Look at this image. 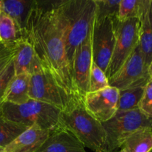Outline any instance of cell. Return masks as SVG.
Listing matches in <instances>:
<instances>
[{
  "instance_id": "cell-19",
  "label": "cell",
  "mask_w": 152,
  "mask_h": 152,
  "mask_svg": "<svg viewBox=\"0 0 152 152\" xmlns=\"http://www.w3.org/2000/svg\"><path fill=\"white\" fill-rule=\"evenodd\" d=\"M124 152H149L152 149V129H140L128 137L120 146Z\"/></svg>"
},
{
  "instance_id": "cell-14",
  "label": "cell",
  "mask_w": 152,
  "mask_h": 152,
  "mask_svg": "<svg viewBox=\"0 0 152 152\" xmlns=\"http://www.w3.org/2000/svg\"><path fill=\"white\" fill-rule=\"evenodd\" d=\"M13 62L15 75L23 74L31 75L41 64L33 46L25 37H20L15 42Z\"/></svg>"
},
{
  "instance_id": "cell-21",
  "label": "cell",
  "mask_w": 152,
  "mask_h": 152,
  "mask_svg": "<svg viewBox=\"0 0 152 152\" xmlns=\"http://www.w3.org/2000/svg\"><path fill=\"white\" fill-rule=\"evenodd\" d=\"M0 37L5 44L15 43L22 37L14 21L3 12L0 13Z\"/></svg>"
},
{
  "instance_id": "cell-2",
  "label": "cell",
  "mask_w": 152,
  "mask_h": 152,
  "mask_svg": "<svg viewBox=\"0 0 152 152\" xmlns=\"http://www.w3.org/2000/svg\"><path fill=\"white\" fill-rule=\"evenodd\" d=\"M52 13L60 28L71 69L77 48L87 39L93 28L96 14L94 0H65L51 3Z\"/></svg>"
},
{
  "instance_id": "cell-33",
  "label": "cell",
  "mask_w": 152,
  "mask_h": 152,
  "mask_svg": "<svg viewBox=\"0 0 152 152\" xmlns=\"http://www.w3.org/2000/svg\"><path fill=\"white\" fill-rule=\"evenodd\" d=\"M149 152H152V149H151V151H150Z\"/></svg>"
},
{
  "instance_id": "cell-18",
  "label": "cell",
  "mask_w": 152,
  "mask_h": 152,
  "mask_svg": "<svg viewBox=\"0 0 152 152\" xmlns=\"http://www.w3.org/2000/svg\"><path fill=\"white\" fill-rule=\"evenodd\" d=\"M149 78V76H146L128 88L120 91L117 111H129L138 108V105Z\"/></svg>"
},
{
  "instance_id": "cell-15",
  "label": "cell",
  "mask_w": 152,
  "mask_h": 152,
  "mask_svg": "<svg viewBox=\"0 0 152 152\" xmlns=\"http://www.w3.org/2000/svg\"><path fill=\"white\" fill-rule=\"evenodd\" d=\"M139 19V46L148 68L152 61V0H143Z\"/></svg>"
},
{
  "instance_id": "cell-32",
  "label": "cell",
  "mask_w": 152,
  "mask_h": 152,
  "mask_svg": "<svg viewBox=\"0 0 152 152\" xmlns=\"http://www.w3.org/2000/svg\"><path fill=\"white\" fill-rule=\"evenodd\" d=\"M1 42V37H0V42Z\"/></svg>"
},
{
  "instance_id": "cell-23",
  "label": "cell",
  "mask_w": 152,
  "mask_h": 152,
  "mask_svg": "<svg viewBox=\"0 0 152 152\" xmlns=\"http://www.w3.org/2000/svg\"><path fill=\"white\" fill-rule=\"evenodd\" d=\"M121 0H94L96 4L95 17H117Z\"/></svg>"
},
{
  "instance_id": "cell-25",
  "label": "cell",
  "mask_w": 152,
  "mask_h": 152,
  "mask_svg": "<svg viewBox=\"0 0 152 152\" xmlns=\"http://www.w3.org/2000/svg\"><path fill=\"white\" fill-rule=\"evenodd\" d=\"M14 76V66L12 60L0 74V108L4 104L6 91L8 87L9 83H10Z\"/></svg>"
},
{
  "instance_id": "cell-8",
  "label": "cell",
  "mask_w": 152,
  "mask_h": 152,
  "mask_svg": "<svg viewBox=\"0 0 152 152\" xmlns=\"http://www.w3.org/2000/svg\"><path fill=\"white\" fill-rule=\"evenodd\" d=\"M117 17H95L92 28L91 49L93 62L105 73L112 56L116 41Z\"/></svg>"
},
{
  "instance_id": "cell-4",
  "label": "cell",
  "mask_w": 152,
  "mask_h": 152,
  "mask_svg": "<svg viewBox=\"0 0 152 152\" xmlns=\"http://www.w3.org/2000/svg\"><path fill=\"white\" fill-rule=\"evenodd\" d=\"M1 110L7 120L27 127L37 126L51 132L62 126V111L53 105L38 100L30 99L22 105L4 102Z\"/></svg>"
},
{
  "instance_id": "cell-17",
  "label": "cell",
  "mask_w": 152,
  "mask_h": 152,
  "mask_svg": "<svg viewBox=\"0 0 152 152\" xmlns=\"http://www.w3.org/2000/svg\"><path fill=\"white\" fill-rule=\"evenodd\" d=\"M30 74H23L15 75L9 83L6 91L4 102L22 105L28 102L30 99Z\"/></svg>"
},
{
  "instance_id": "cell-29",
  "label": "cell",
  "mask_w": 152,
  "mask_h": 152,
  "mask_svg": "<svg viewBox=\"0 0 152 152\" xmlns=\"http://www.w3.org/2000/svg\"><path fill=\"white\" fill-rule=\"evenodd\" d=\"M1 12V0H0V13Z\"/></svg>"
},
{
  "instance_id": "cell-30",
  "label": "cell",
  "mask_w": 152,
  "mask_h": 152,
  "mask_svg": "<svg viewBox=\"0 0 152 152\" xmlns=\"http://www.w3.org/2000/svg\"><path fill=\"white\" fill-rule=\"evenodd\" d=\"M0 152H4V148H0Z\"/></svg>"
},
{
  "instance_id": "cell-1",
  "label": "cell",
  "mask_w": 152,
  "mask_h": 152,
  "mask_svg": "<svg viewBox=\"0 0 152 152\" xmlns=\"http://www.w3.org/2000/svg\"><path fill=\"white\" fill-rule=\"evenodd\" d=\"M22 37L31 43L42 65L55 82L72 99L79 101L73 83L63 34L50 6H43L36 1L27 18Z\"/></svg>"
},
{
  "instance_id": "cell-24",
  "label": "cell",
  "mask_w": 152,
  "mask_h": 152,
  "mask_svg": "<svg viewBox=\"0 0 152 152\" xmlns=\"http://www.w3.org/2000/svg\"><path fill=\"white\" fill-rule=\"evenodd\" d=\"M108 86V80L105 72L93 62L89 80V92L98 91Z\"/></svg>"
},
{
  "instance_id": "cell-11",
  "label": "cell",
  "mask_w": 152,
  "mask_h": 152,
  "mask_svg": "<svg viewBox=\"0 0 152 152\" xmlns=\"http://www.w3.org/2000/svg\"><path fill=\"white\" fill-rule=\"evenodd\" d=\"M148 75V68L145 66L138 43L123 66L108 80V84L119 91H123Z\"/></svg>"
},
{
  "instance_id": "cell-20",
  "label": "cell",
  "mask_w": 152,
  "mask_h": 152,
  "mask_svg": "<svg viewBox=\"0 0 152 152\" xmlns=\"http://www.w3.org/2000/svg\"><path fill=\"white\" fill-rule=\"evenodd\" d=\"M2 106V105H1ZM29 127L7 120L0 108V148L7 146L21 133Z\"/></svg>"
},
{
  "instance_id": "cell-28",
  "label": "cell",
  "mask_w": 152,
  "mask_h": 152,
  "mask_svg": "<svg viewBox=\"0 0 152 152\" xmlns=\"http://www.w3.org/2000/svg\"><path fill=\"white\" fill-rule=\"evenodd\" d=\"M148 74L150 78H152V61L148 67Z\"/></svg>"
},
{
  "instance_id": "cell-31",
  "label": "cell",
  "mask_w": 152,
  "mask_h": 152,
  "mask_svg": "<svg viewBox=\"0 0 152 152\" xmlns=\"http://www.w3.org/2000/svg\"><path fill=\"white\" fill-rule=\"evenodd\" d=\"M119 152H124V151H122V150H120V151H119Z\"/></svg>"
},
{
  "instance_id": "cell-3",
  "label": "cell",
  "mask_w": 152,
  "mask_h": 152,
  "mask_svg": "<svg viewBox=\"0 0 152 152\" xmlns=\"http://www.w3.org/2000/svg\"><path fill=\"white\" fill-rule=\"evenodd\" d=\"M61 124L72 132L85 148L94 152H108L106 134L102 123L87 112L82 102H76L62 111Z\"/></svg>"
},
{
  "instance_id": "cell-27",
  "label": "cell",
  "mask_w": 152,
  "mask_h": 152,
  "mask_svg": "<svg viewBox=\"0 0 152 152\" xmlns=\"http://www.w3.org/2000/svg\"><path fill=\"white\" fill-rule=\"evenodd\" d=\"M15 54V43L0 42V74L13 60Z\"/></svg>"
},
{
  "instance_id": "cell-22",
  "label": "cell",
  "mask_w": 152,
  "mask_h": 152,
  "mask_svg": "<svg viewBox=\"0 0 152 152\" xmlns=\"http://www.w3.org/2000/svg\"><path fill=\"white\" fill-rule=\"evenodd\" d=\"M143 0H121L119 7L117 19L120 22L138 18L140 16Z\"/></svg>"
},
{
  "instance_id": "cell-5",
  "label": "cell",
  "mask_w": 152,
  "mask_h": 152,
  "mask_svg": "<svg viewBox=\"0 0 152 152\" xmlns=\"http://www.w3.org/2000/svg\"><path fill=\"white\" fill-rule=\"evenodd\" d=\"M106 134L107 151L112 152L120 148L123 141L140 129H152V119L139 108L117 111L114 117L102 123Z\"/></svg>"
},
{
  "instance_id": "cell-13",
  "label": "cell",
  "mask_w": 152,
  "mask_h": 152,
  "mask_svg": "<svg viewBox=\"0 0 152 152\" xmlns=\"http://www.w3.org/2000/svg\"><path fill=\"white\" fill-rule=\"evenodd\" d=\"M50 132L32 126L21 133L4 148V152H37L49 136Z\"/></svg>"
},
{
  "instance_id": "cell-10",
  "label": "cell",
  "mask_w": 152,
  "mask_h": 152,
  "mask_svg": "<svg viewBox=\"0 0 152 152\" xmlns=\"http://www.w3.org/2000/svg\"><path fill=\"white\" fill-rule=\"evenodd\" d=\"M120 91L111 86L95 92H88L83 99L85 109L102 123L112 118L118 110Z\"/></svg>"
},
{
  "instance_id": "cell-9",
  "label": "cell",
  "mask_w": 152,
  "mask_h": 152,
  "mask_svg": "<svg viewBox=\"0 0 152 152\" xmlns=\"http://www.w3.org/2000/svg\"><path fill=\"white\" fill-rule=\"evenodd\" d=\"M92 31L86 40L74 53L71 64V74L77 99L83 102L85 96L89 92V80L92 59Z\"/></svg>"
},
{
  "instance_id": "cell-7",
  "label": "cell",
  "mask_w": 152,
  "mask_h": 152,
  "mask_svg": "<svg viewBox=\"0 0 152 152\" xmlns=\"http://www.w3.org/2000/svg\"><path fill=\"white\" fill-rule=\"evenodd\" d=\"M140 19H129L125 22L116 21V41L112 56L105 71L110 80L129 57L139 43Z\"/></svg>"
},
{
  "instance_id": "cell-12",
  "label": "cell",
  "mask_w": 152,
  "mask_h": 152,
  "mask_svg": "<svg viewBox=\"0 0 152 152\" xmlns=\"http://www.w3.org/2000/svg\"><path fill=\"white\" fill-rule=\"evenodd\" d=\"M37 152H87L83 144L68 129L61 126L50 132Z\"/></svg>"
},
{
  "instance_id": "cell-16",
  "label": "cell",
  "mask_w": 152,
  "mask_h": 152,
  "mask_svg": "<svg viewBox=\"0 0 152 152\" xmlns=\"http://www.w3.org/2000/svg\"><path fill=\"white\" fill-rule=\"evenodd\" d=\"M37 1L28 0H1V12L10 16L16 24L22 37L27 18Z\"/></svg>"
},
{
  "instance_id": "cell-6",
  "label": "cell",
  "mask_w": 152,
  "mask_h": 152,
  "mask_svg": "<svg viewBox=\"0 0 152 152\" xmlns=\"http://www.w3.org/2000/svg\"><path fill=\"white\" fill-rule=\"evenodd\" d=\"M29 97L53 105L62 111L68 109L76 102H80L72 99L42 64L31 74Z\"/></svg>"
},
{
  "instance_id": "cell-26",
  "label": "cell",
  "mask_w": 152,
  "mask_h": 152,
  "mask_svg": "<svg viewBox=\"0 0 152 152\" xmlns=\"http://www.w3.org/2000/svg\"><path fill=\"white\" fill-rule=\"evenodd\" d=\"M138 108L152 119V78H149L144 90Z\"/></svg>"
}]
</instances>
